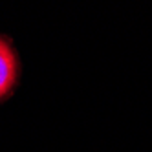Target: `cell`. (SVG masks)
Here are the masks:
<instances>
[{"instance_id": "6da1fadb", "label": "cell", "mask_w": 152, "mask_h": 152, "mask_svg": "<svg viewBox=\"0 0 152 152\" xmlns=\"http://www.w3.org/2000/svg\"><path fill=\"white\" fill-rule=\"evenodd\" d=\"M22 73L20 53L11 37L0 31V103L7 99L17 88Z\"/></svg>"}]
</instances>
